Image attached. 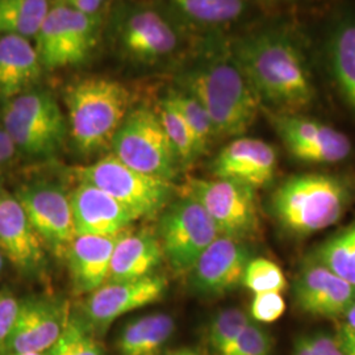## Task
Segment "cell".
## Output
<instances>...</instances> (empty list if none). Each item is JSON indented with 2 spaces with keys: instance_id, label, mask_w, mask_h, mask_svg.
<instances>
[{
  "instance_id": "36",
  "label": "cell",
  "mask_w": 355,
  "mask_h": 355,
  "mask_svg": "<svg viewBox=\"0 0 355 355\" xmlns=\"http://www.w3.org/2000/svg\"><path fill=\"white\" fill-rule=\"evenodd\" d=\"M20 302L10 292H0V352L4 350V346L11 334L15 321L19 313Z\"/></svg>"
},
{
  "instance_id": "3",
  "label": "cell",
  "mask_w": 355,
  "mask_h": 355,
  "mask_svg": "<svg viewBox=\"0 0 355 355\" xmlns=\"http://www.w3.org/2000/svg\"><path fill=\"white\" fill-rule=\"evenodd\" d=\"M353 191L337 175H293L274 191L271 214L284 230L304 237L336 225L353 203Z\"/></svg>"
},
{
  "instance_id": "6",
  "label": "cell",
  "mask_w": 355,
  "mask_h": 355,
  "mask_svg": "<svg viewBox=\"0 0 355 355\" xmlns=\"http://www.w3.org/2000/svg\"><path fill=\"white\" fill-rule=\"evenodd\" d=\"M79 183H89L111 195L140 217H150L165 209L173 184L162 178L144 174L121 162L114 154L74 170Z\"/></svg>"
},
{
  "instance_id": "20",
  "label": "cell",
  "mask_w": 355,
  "mask_h": 355,
  "mask_svg": "<svg viewBox=\"0 0 355 355\" xmlns=\"http://www.w3.org/2000/svg\"><path fill=\"white\" fill-rule=\"evenodd\" d=\"M70 204L76 236H111L137 220L125 205L89 183H79Z\"/></svg>"
},
{
  "instance_id": "9",
  "label": "cell",
  "mask_w": 355,
  "mask_h": 355,
  "mask_svg": "<svg viewBox=\"0 0 355 355\" xmlns=\"http://www.w3.org/2000/svg\"><path fill=\"white\" fill-rule=\"evenodd\" d=\"M186 195L203 207L221 236L243 241L261 229L255 190L221 178L191 179Z\"/></svg>"
},
{
  "instance_id": "32",
  "label": "cell",
  "mask_w": 355,
  "mask_h": 355,
  "mask_svg": "<svg viewBox=\"0 0 355 355\" xmlns=\"http://www.w3.org/2000/svg\"><path fill=\"white\" fill-rule=\"evenodd\" d=\"M249 322L248 315L239 308L224 309L216 315L208 333L209 345L216 354H225Z\"/></svg>"
},
{
  "instance_id": "25",
  "label": "cell",
  "mask_w": 355,
  "mask_h": 355,
  "mask_svg": "<svg viewBox=\"0 0 355 355\" xmlns=\"http://www.w3.org/2000/svg\"><path fill=\"white\" fill-rule=\"evenodd\" d=\"M175 330V321L167 313H152L128 322L117 340L121 355H161Z\"/></svg>"
},
{
  "instance_id": "34",
  "label": "cell",
  "mask_w": 355,
  "mask_h": 355,
  "mask_svg": "<svg viewBox=\"0 0 355 355\" xmlns=\"http://www.w3.org/2000/svg\"><path fill=\"white\" fill-rule=\"evenodd\" d=\"M270 336L266 330L250 321L224 355H270Z\"/></svg>"
},
{
  "instance_id": "23",
  "label": "cell",
  "mask_w": 355,
  "mask_h": 355,
  "mask_svg": "<svg viewBox=\"0 0 355 355\" xmlns=\"http://www.w3.org/2000/svg\"><path fill=\"white\" fill-rule=\"evenodd\" d=\"M164 258L158 236L150 232L132 233L130 229L114 246L107 282L136 280L152 275Z\"/></svg>"
},
{
  "instance_id": "10",
  "label": "cell",
  "mask_w": 355,
  "mask_h": 355,
  "mask_svg": "<svg viewBox=\"0 0 355 355\" xmlns=\"http://www.w3.org/2000/svg\"><path fill=\"white\" fill-rule=\"evenodd\" d=\"M218 236L215 223L189 195L167 205L158 224L164 257L177 272H190L198 258Z\"/></svg>"
},
{
  "instance_id": "35",
  "label": "cell",
  "mask_w": 355,
  "mask_h": 355,
  "mask_svg": "<svg viewBox=\"0 0 355 355\" xmlns=\"http://www.w3.org/2000/svg\"><path fill=\"white\" fill-rule=\"evenodd\" d=\"M286 308L282 292L255 293L250 305V316L259 324H271L284 315Z\"/></svg>"
},
{
  "instance_id": "28",
  "label": "cell",
  "mask_w": 355,
  "mask_h": 355,
  "mask_svg": "<svg viewBox=\"0 0 355 355\" xmlns=\"http://www.w3.org/2000/svg\"><path fill=\"white\" fill-rule=\"evenodd\" d=\"M313 259L355 286V223L324 242L316 250Z\"/></svg>"
},
{
  "instance_id": "27",
  "label": "cell",
  "mask_w": 355,
  "mask_h": 355,
  "mask_svg": "<svg viewBox=\"0 0 355 355\" xmlns=\"http://www.w3.org/2000/svg\"><path fill=\"white\" fill-rule=\"evenodd\" d=\"M49 8V0H0V36L36 37Z\"/></svg>"
},
{
  "instance_id": "39",
  "label": "cell",
  "mask_w": 355,
  "mask_h": 355,
  "mask_svg": "<svg viewBox=\"0 0 355 355\" xmlns=\"http://www.w3.org/2000/svg\"><path fill=\"white\" fill-rule=\"evenodd\" d=\"M337 341L340 343L345 355H355V329L343 325L340 329Z\"/></svg>"
},
{
  "instance_id": "31",
  "label": "cell",
  "mask_w": 355,
  "mask_h": 355,
  "mask_svg": "<svg viewBox=\"0 0 355 355\" xmlns=\"http://www.w3.org/2000/svg\"><path fill=\"white\" fill-rule=\"evenodd\" d=\"M44 355H104L101 343L89 331V324L83 318H67L58 340Z\"/></svg>"
},
{
  "instance_id": "12",
  "label": "cell",
  "mask_w": 355,
  "mask_h": 355,
  "mask_svg": "<svg viewBox=\"0 0 355 355\" xmlns=\"http://www.w3.org/2000/svg\"><path fill=\"white\" fill-rule=\"evenodd\" d=\"M272 125L293 158L305 164H338L352 153L343 132L295 114H270Z\"/></svg>"
},
{
  "instance_id": "2",
  "label": "cell",
  "mask_w": 355,
  "mask_h": 355,
  "mask_svg": "<svg viewBox=\"0 0 355 355\" xmlns=\"http://www.w3.org/2000/svg\"><path fill=\"white\" fill-rule=\"evenodd\" d=\"M179 86L205 108L215 135L241 136L253 125L261 110L259 98L230 49L196 60L182 73Z\"/></svg>"
},
{
  "instance_id": "7",
  "label": "cell",
  "mask_w": 355,
  "mask_h": 355,
  "mask_svg": "<svg viewBox=\"0 0 355 355\" xmlns=\"http://www.w3.org/2000/svg\"><path fill=\"white\" fill-rule=\"evenodd\" d=\"M112 154L125 165L153 177L173 180L177 175V154L150 108L130 110L112 141Z\"/></svg>"
},
{
  "instance_id": "43",
  "label": "cell",
  "mask_w": 355,
  "mask_h": 355,
  "mask_svg": "<svg viewBox=\"0 0 355 355\" xmlns=\"http://www.w3.org/2000/svg\"><path fill=\"white\" fill-rule=\"evenodd\" d=\"M6 355H44L41 353H13V354H6Z\"/></svg>"
},
{
  "instance_id": "11",
  "label": "cell",
  "mask_w": 355,
  "mask_h": 355,
  "mask_svg": "<svg viewBox=\"0 0 355 355\" xmlns=\"http://www.w3.org/2000/svg\"><path fill=\"white\" fill-rule=\"evenodd\" d=\"M15 196L45 248L66 255L76 232L70 196L64 189L60 184L40 182L21 187Z\"/></svg>"
},
{
  "instance_id": "19",
  "label": "cell",
  "mask_w": 355,
  "mask_h": 355,
  "mask_svg": "<svg viewBox=\"0 0 355 355\" xmlns=\"http://www.w3.org/2000/svg\"><path fill=\"white\" fill-rule=\"evenodd\" d=\"M278 155L265 141L239 137L216 155L212 164L215 178L237 182L258 190L267 186L277 173Z\"/></svg>"
},
{
  "instance_id": "14",
  "label": "cell",
  "mask_w": 355,
  "mask_h": 355,
  "mask_svg": "<svg viewBox=\"0 0 355 355\" xmlns=\"http://www.w3.org/2000/svg\"><path fill=\"white\" fill-rule=\"evenodd\" d=\"M117 42L128 58L137 62H155L177 51V29L153 8H130L117 26Z\"/></svg>"
},
{
  "instance_id": "21",
  "label": "cell",
  "mask_w": 355,
  "mask_h": 355,
  "mask_svg": "<svg viewBox=\"0 0 355 355\" xmlns=\"http://www.w3.org/2000/svg\"><path fill=\"white\" fill-rule=\"evenodd\" d=\"M128 230L111 236H76L70 243L66 257L76 293L89 295L107 283L114 246Z\"/></svg>"
},
{
  "instance_id": "22",
  "label": "cell",
  "mask_w": 355,
  "mask_h": 355,
  "mask_svg": "<svg viewBox=\"0 0 355 355\" xmlns=\"http://www.w3.org/2000/svg\"><path fill=\"white\" fill-rule=\"evenodd\" d=\"M42 70L36 46L28 38L0 36V98L4 102L33 89Z\"/></svg>"
},
{
  "instance_id": "38",
  "label": "cell",
  "mask_w": 355,
  "mask_h": 355,
  "mask_svg": "<svg viewBox=\"0 0 355 355\" xmlns=\"http://www.w3.org/2000/svg\"><path fill=\"white\" fill-rule=\"evenodd\" d=\"M15 145L10 139V136L7 135V132L4 130V128L0 124V183H1V178L4 175L6 167L11 162L13 154H15Z\"/></svg>"
},
{
  "instance_id": "42",
  "label": "cell",
  "mask_w": 355,
  "mask_h": 355,
  "mask_svg": "<svg viewBox=\"0 0 355 355\" xmlns=\"http://www.w3.org/2000/svg\"><path fill=\"white\" fill-rule=\"evenodd\" d=\"M171 355H199L196 352H193V350H191V349H182V350H179V352H175V353H173Z\"/></svg>"
},
{
  "instance_id": "45",
  "label": "cell",
  "mask_w": 355,
  "mask_h": 355,
  "mask_svg": "<svg viewBox=\"0 0 355 355\" xmlns=\"http://www.w3.org/2000/svg\"><path fill=\"white\" fill-rule=\"evenodd\" d=\"M102 1H105V0H102Z\"/></svg>"
},
{
  "instance_id": "26",
  "label": "cell",
  "mask_w": 355,
  "mask_h": 355,
  "mask_svg": "<svg viewBox=\"0 0 355 355\" xmlns=\"http://www.w3.org/2000/svg\"><path fill=\"white\" fill-rule=\"evenodd\" d=\"M175 12L199 26H228L246 11V0H170Z\"/></svg>"
},
{
  "instance_id": "33",
  "label": "cell",
  "mask_w": 355,
  "mask_h": 355,
  "mask_svg": "<svg viewBox=\"0 0 355 355\" xmlns=\"http://www.w3.org/2000/svg\"><path fill=\"white\" fill-rule=\"evenodd\" d=\"M242 286L255 295L263 292L283 293L288 284L283 270L275 262L266 258H250L243 272Z\"/></svg>"
},
{
  "instance_id": "44",
  "label": "cell",
  "mask_w": 355,
  "mask_h": 355,
  "mask_svg": "<svg viewBox=\"0 0 355 355\" xmlns=\"http://www.w3.org/2000/svg\"><path fill=\"white\" fill-rule=\"evenodd\" d=\"M3 266H4V258H3V254L0 252V271L3 270Z\"/></svg>"
},
{
  "instance_id": "13",
  "label": "cell",
  "mask_w": 355,
  "mask_h": 355,
  "mask_svg": "<svg viewBox=\"0 0 355 355\" xmlns=\"http://www.w3.org/2000/svg\"><path fill=\"white\" fill-rule=\"evenodd\" d=\"M67 318V306L60 299L37 296L20 302L17 318L3 352L44 354L61 336Z\"/></svg>"
},
{
  "instance_id": "5",
  "label": "cell",
  "mask_w": 355,
  "mask_h": 355,
  "mask_svg": "<svg viewBox=\"0 0 355 355\" xmlns=\"http://www.w3.org/2000/svg\"><path fill=\"white\" fill-rule=\"evenodd\" d=\"M0 124L17 150L35 158L60 152L69 132L55 96L35 87L4 102Z\"/></svg>"
},
{
  "instance_id": "40",
  "label": "cell",
  "mask_w": 355,
  "mask_h": 355,
  "mask_svg": "<svg viewBox=\"0 0 355 355\" xmlns=\"http://www.w3.org/2000/svg\"><path fill=\"white\" fill-rule=\"evenodd\" d=\"M293 355H315L309 337H300L295 343Z\"/></svg>"
},
{
  "instance_id": "24",
  "label": "cell",
  "mask_w": 355,
  "mask_h": 355,
  "mask_svg": "<svg viewBox=\"0 0 355 355\" xmlns=\"http://www.w3.org/2000/svg\"><path fill=\"white\" fill-rule=\"evenodd\" d=\"M327 57L336 86L355 114V17L345 16L331 26Z\"/></svg>"
},
{
  "instance_id": "18",
  "label": "cell",
  "mask_w": 355,
  "mask_h": 355,
  "mask_svg": "<svg viewBox=\"0 0 355 355\" xmlns=\"http://www.w3.org/2000/svg\"><path fill=\"white\" fill-rule=\"evenodd\" d=\"M42 240L11 193L0 189V252L24 274H37L46 262Z\"/></svg>"
},
{
  "instance_id": "37",
  "label": "cell",
  "mask_w": 355,
  "mask_h": 355,
  "mask_svg": "<svg viewBox=\"0 0 355 355\" xmlns=\"http://www.w3.org/2000/svg\"><path fill=\"white\" fill-rule=\"evenodd\" d=\"M315 355H345L340 343L328 334H315L309 337Z\"/></svg>"
},
{
  "instance_id": "41",
  "label": "cell",
  "mask_w": 355,
  "mask_h": 355,
  "mask_svg": "<svg viewBox=\"0 0 355 355\" xmlns=\"http://www.w3.org/2000/svg\"><path fill=\"white\" fill-rule=\"evenodd\" d=\"M343 318L346 320V327L355 329V302L352 304V306L346 311V313L343 315Z\"/></svg>"
},
{
  "instance_id": "29",
  "label": "cell",
  "mask_w": 355,
  "mask_h": 355,
  "mask_svg": "<svg viewBox=\"0 0 355 355\" xmlns=\"http://www.w3.org/2000/svg\"><path fill=\"white\" fill-rule=\"evenodd\" d=\"M157 114L162 127L165 129L170 144L177 154L179 164H190L199 154H202L198 141L191 132L190 127L177 110L166 99L159 104V110Z\"/></svg>"
},
{
  "instance_id": "30",
  "label": "cell",
  "mask_w": 355,
  "mask_h": 355,
  "mask_svg": "<svg viewBox=\"0 0 355 355\" xmlns=\"http://www.w3.org/2000/svg\"><path fill=\"white\" fill-rule=\"evenodd\" d=\"M165 99L184 119L203 153L211 139L215 136V128L205 108L196 98L183 89L170 92Z\"/></svg>"
},
{
  "instance_id": "4",
  "label": "cell",
  "mask_w": 355,
  "mask_h": 355,
  "mask_svg": "<svg viewBox=\"0 0 355 355\" xmlns=\"http://www.w3.org/2000/svg\"><path fill=\"white\" fill-rule=\"evenodd\" d=\"M67 127L76 149L96 154L112 146L117 130L130 112V91L119 80L91 76L64 89Z\"/></svg>"
},
{
  "instance_id": "1",
  "label": "cell",
  "mask_w": 355,
  "mask_h": 355,
  "mask_svg": "<svg viewBox=\"0 0 355 355\" xmlns=\"http://www.w3.org/2000/svg\"><path fill=\"white\" fill-rule=\"evenodd\" d=\"M230 53L261 103L296 114L311 105L316 91L305 54L291 33L268 28L237 38Z\"/></svg>"
},
{
  "instance_id": "17",
  "label": "cell",
  "mask_w": 355,
  "mask_h": 355,
  "mask_svg": "<svg viewBox=\"0 0 355 355\" xmlns=\"http://www.w3.org/2000/svg\"><path fill=\"white\" fill-rule=\"evenodd\" d=\"M297 306L318 318H341L355 302V286L316 259L305 263L293 286Z\"/></svg>"
},
{
  "instance_id": "15",
  "label": "cell",
  "mask_w": 355,
  "mask_h": 355,
  "mask_svg": "<svg viewBox=\"0 0 355 355\" xmlns=\"http://www.w3.org/2000/svg\"><path fill=\"white\" fill-rule=\"evenodd\" d=\"M167 279L158 275L125 282H107L91 292L85 303V316L96 327H107L129 312L159 302Z\"/></svg>"
},
{
  "instance_id": "16",
  "label": "cell",
  "mask_w": 355,
  "mask_h": 355,
  "mask_svg": "<svg viewBox=\"0 0 355 355\" xmlns=\"http://www.w3.org/2000/svg\"><path fill=\"white\" fill-rule=\"evenodd\" d=\"M249 261L243 241L220 234L191 268V287L203 296L225 295L242 284Z\"/></svg>"
},
{
  "instance_id": "8",
  "label": "cell",
  "mask_w": 355,
  "mask_h": 355,
  "mask_svg": "<svg viewBox=\"0 0 355 355\" xmlns=\"http://www.w3.org/2000/svg\"><path fill=\"white\" fill-rule=\"evenodd\" d=\"M98 23V15L79 12L55 0L35 37L42 69L83 64L96 45Z\"/></svg>"
}]
</instances>
